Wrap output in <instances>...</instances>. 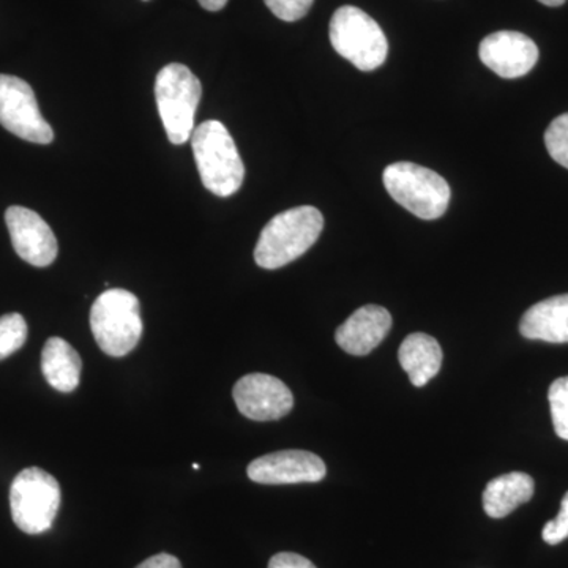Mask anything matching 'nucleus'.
I'll return each instance as SVG.
<instances>
[{"mask_svg":"<svg viewBox=\"0 0 568 568\" xmlns=\"http://www.w3.org/2000/svg\"><path fill=\"white\" fill-rule=\"evenodd\" d=\"M11 244L26 263L48 267L58 257V239L39 213L21 205H11L6 212Z\"/></svg>","mask_w":568,"mask_h":568,"instance_id":"9d476101","label":"nucleus"},{"mask_svg":"<svg viewBox=\"0 0 568 568\" xmlns=\"http://www.w3.org/2000/svg\"><path fill=\"white\" fill-rule=\"evenodd\" d=\"M264 2L280 20L294 22L306 17L315 0H264Z\"/></svg>","mask_w":568,"mask_h":568,"instance_id":"412c9836","label":"nucleus"},{"mask_svg":"<svg viewBox=\"0 0 568 568\" xmlns=\"http://www.w3.org/2000/svg\"><path fill=\"white\" fill-rule=\"evenodd\" d=\"M541 537L548 545H558L568 538V491L560 503L558 517L545 525Z\"/></svg>","mask_w":568,"mask_h":568,"instance_id":"4be33fe9","label":"nucleus"},{"mask_svg":"<svg viewBox=\"0 0 568 568\" xmlns=\"http://www.w3.org/2000/svg\"><path fill=\"white\" fill-rule=\"evenodd\" d=\"M331 41L342 58L362 71L379 69L387 59L386 33L357 7H342L331 21Z\"/></svg>","mask_w":568,"mask_h":568,"instance_id":"0eeeda50","label":"nucleus"},{"mask_svg":"<svg viewBox=\"0 0 568 568\" xmlns=\"http://www.w3.org/2000/svg\"><path fill=\"white\" fill-rule=\"evenodd\" d=\"M480 61L506 80L525 77L536 67L538 48L521 32L500 31L485 37L478 48Z\"/></svg>","mask_w":568,"mask_h":568,"instance_id":"f8f14e48","label":"nucleus"},{"mask_svg":"<svg viewBox=\"0 0 568 568\" xmlns=\"http://www.w3.org/2000/svg\"><path fill=\"white\" fill-rule=\"evenodd\" d=\"M193 469H194V470L200 469V465H197V463H194V465H193Z\"/></svg>","mask_w":568,"mask_h":568,"instance_id":"bb28decb","label":"nucleus"},{"mask_svg":"<svg viewBox=\"0 0 568 568\" xmlns=\"http://www.w3.org/2000/svg\"><path fill=\"white\" fill-rule=\"evenodd\" d=\"M534 478L525 473H510L493 478L484 491L485 514L491 518H504L529 503L534 496Z\"/></svg>","mask_w":568,"mask_h":568,"instance_id":"f3484780","label":"nucleus"},{"mask_svg":"<svg viewBox=\"0 0 568 568\" xmlns=\"http://www.w3.org/2000/svg\"><path fill=\"white\" fill-rule=\"evenodd\" d=\"M0 123L21 140L51 144L50 123L41 115L33 89L21 78L0 74Z\"/></svg>","mask_w":568,"mask_h":568,"instance_id":"6e6552de","label":"nucleus"},{"mask_svg":"<svg viewBox=\"0 0 568 568\" xmlns=\"http://www.w3.org/2000/svg\"><path fill=\"white\" fill-rule=\"evenodd\" d=\"M59 481L40 467H28L14 477L10 487V508L14 525L22 532H47L61 507Z\"/></svg>","mask_w":568,"mask_h":568,"instance_id":"423d86ee","label":"nucleus"},{"mask_svg":"<svg viewBox=\"0 0 568 568\" xmlns=\"http://www.w3.org/2000/svg\"><path fill=\"white\" fill-rule=\"evenodd\" d=\"M28 339V324L18 313L0 317V361L20 351Z\"/></svg>","mask_w":568,"mask_h":568,"instance_id":"a211bd4d","label":"nucleus"},{"mask_svg":"<svg viewBox=\"0 0 568 568\" xmlns=\"http://www.w3.org/2000/svg\"><path fill=\"white\" fill-rule=\"evenodd\" d=\"M268 568H316L312 560L295 552H280L268 562Z\"/></svg>","mask_w":568,"mask_h":568,"instance_id":"5701e85b","label":"nucleus"},{"mask_svg":"<svg viewBox=\"0 0 568 568\" xmlns=\"http://www.w3.org/2000/svg\"><path fill=\"white\" fill-rule=\"evenodd\" d=\"M545 144L551 159L568 170V112L556 118L548 126Z\"/></svg>","mask_w":568,"mask_h":568,"instance_id":"aec40b11","label":"nucleus"},{"mask_svg":"<svg viewBox=\"0 0 568 568\" xmlns=\"http://www.w3.org/2000/svg\"><path fill=\"white\" fill-rule=\"evenodd\" d=\"M388 194L403 207L422 220H436L450 203V186L443 175L420 164L394 163L384 171Z\"/></svg>","mask_w":568,"mask_h":568,"instance_id":"39448f33","label":"nucleus"},{"mask_svg":"<svg viewBox=\"0 0 568 568\" xmlns=\"http://www.w3.org/2000/svg\"><path fill=\"white\" fill-rule=\"evenodd\" d=\"M399 364L416 387H425L443 366V349L436 338L426 334H410L398 351Z\"/></svg>","mask_w":568,"mask_h":568,"instance_id":"2eb2a0df","label":"nucleus"},{"mask_svg":"<svg viewBox=\"0 0 568 568\" xmlns=\"http://www.w3.org/2000/svg\"><path fill=\"white\" fill-rule=\"evenodd\" d=\"M190 141L205 189L220 197L237 193L244 183L245 166L226 126L205 121L194 129Z\"/></svg>","mask_w":568,"mask_h":568,"instance_id":"f03ea898","label":"nucleus"},{"mask_svg":"<svg viewBox=\"0 0 568 568\" xmlns=\"http://www.w3.org/2000/svg\"><path fill=\"white\" fill-rule=\"evenodd\" d=\"M197 2L207 11H220L226 7L227 0H197Z\"/></svg>","mask_w":568,"mask_h":568,"instance_id":"393cba45","label":"nucleus"},{"mask_svg":"<svg viewBox=\"0 0 568 568\" xmlns=\"http://www.w3.org/2000/svg\"><path fill=\"white\" fill-rule=\"evenodd\" d=\"M136 568H182V566L178 558L162 552V555L152 556V558L145 559L144 562Z\"/></svg>","mask_w":568,"mask_h":568,"instance_id":"b1692460","label":"nucleus"},{"mask_svg":"<svg viewBox=\"0 0 568 568\" xmlns=\"http://www.w3.org/2000/svg\"><path fill=\"white\" fill-rule=\"evenodd\" d=\"M548 399L556 435L568 440V376L559 377L551 384Z\"/></svg>","mask_w":568,"mask_h":568,"instance_id":"6ab92c4d","label":"nucleus"},{"mask_svg":"<svg viewBox=\"0 0 568 568\" xmlns=\"http://www.w3.org/2000/svg\"><path fill=\"white\" fill-rule=\"evenodd\" d=\"M82 362L80 354L65 339L52 336L41 353V372L55 390L70 394L80 386Z\"/></svg>","mask_w":568,"mask_h":568,"instance_id":"dca6fc26","label":"nucleus"},{"mask_svg":"<svg viewBox=\"0 0 568 568\" xmlns=\"http://www.w3.org/2000/svg\"><path fill=\"white\" fill-rule=\"evenodd\" d=\"M392 316L384 306L365 305L336 328V345L351 355H368L392 328Z\"/></svg>","mask_w":568,"mask_h":568,"instance_id":"ddd939ff","label":"nucleus"},{"mask_svg":"<svg viewBox=\"0 0 568 568\" xmlns=\"http://www.w3.org/2000/svg\"><path fill=\"white\" fill-rule=\"evenodd\" d=\"M203 85L182 63L163 67L155 80V100L168 140L185 144L194 132V115L200 106Z\"/></svg>","mask_w":568,"mask_h":568,"instance_id":"20e7f679","label":"nucleus"},{"mask_svg":"<svg viewBox=\"0 0 568 568\" xmlns=\"http://www.w3.org/2000/svg\"><path fill=\"white\" fill-rule=\"evenodd\" d=\"M91 328L97 345L111 357L132 353L140 343L142 320L140 301L125 290H108L91 308Z\"/></svg>","mask_w":568,"mask_h":568,"instance_id":"7ed1b4c3","label":"nucleus"},{"mask_svg":"<svg viewBox=\"0 0 568 568\" xmlns=\"http://www.w3.org/2000/svg\"><path fill=\"white\" fill-rule=\"evenodd\" d=\"M144 2H148V0H144Z\"/></svg>","mask_w":568,"mask_h":568,"instance_id":"cd10ccee","label":"nucleus"},{"mask_svg":"<svg viewBox=\"0 0 568 568\" xmlns=\"http://www.w3.org/2000/svg\"><path fill=\"white\" fill-rule=\"evenodd\" d=\"M246 474L261 485L316 484L323 480L327 467L312 452L283 450L254 459Z\"/></svg>","mask_w":568,"mask_h":568,"instance_id":"9b49d317","label":"nucleus"},{"mask_svg":"<svg viewBox=\"0 0 568 568\" xmlns=\"http://www.w3.org/2000/svg\"><path fill=\"white\" fill-rule=\"evenodd\" d=\"M519 334L537 342L568 343V294L530 306L521 317Z\"/></svg>","mask_w":568,"mask_h":568,"instance_id":"4468645a","label":"nucleus"},{"mask_svg":"<svg viewBox=\"0 0 568 568\" xmlns=\"http://www.w3.org/2000/svg\"><path fill=\"white\" fill-rule=\"evenodd\" d=\"M538 2L544 3L547 7H560L567 2V0H538Z\"/></svg>","mask_w":568,"mask_h":568,"instance_id":"a878e982","label":"nucleus"},{"mask_svg":"<svg viewBox=\"0 0 568 568\" xmlns=\"http://www.w3.org/2000/svg\"><path fill=\"white\" fill-rule=\"evenodd\" d=\"M235 406L256 422L280 420L293 410L294 396L278 377L253 373L237 381L233 390Z\"/></svg>","mask_w":568,"mask_h":568,"instance_id":"1a4fd4ad","label":"nucleus"},{"mask_svg":"<svg viewBox=\"0 0 568 568\" xmlns=\"http://www.w3.org/2000/svg\"><path fill=\"white\" fill-rule=\"evenodd\" d=\"M324 216L312 205L278 213L265 224L254 248V261L267 271L284 267L304 256L323 233Z\"/></svg>","mask_w":568,"mask_h":568,"instance_id":"f257e3e1","label":"nucleus"}]
</instances>
